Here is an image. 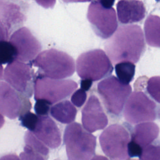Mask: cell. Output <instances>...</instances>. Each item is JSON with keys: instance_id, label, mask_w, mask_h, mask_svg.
Listing matches in <instances>:
<instances>
[{"instance_id": "6da1fadb", "label": "cell", "mask_w": 160, "mask_h": 160, "mask_svg": "<svg viewBox=\"0 0 160 160\" xmlns=\"http://www.w3.org/2000/svg\"><path fill=\"white\" fill-rule=\"evenodd\" d=\"M104 49L114 64L122 61L138 62L146 49L141 28L136 24L119 26L106 41Z\"/></svg>"}, {"instance_id": "7a4b0ae2", "label": "cell", "mask_w": 160, "mask_h": 160, "mask_svg": "<svg viewBox=\"0 0 160 160\" xmlns=\"http://www.w3.org/2000/svg\"><path fill=\"white\" fill-rule=\"evenodd\" d=\"M63 142L68 160H91L95 155L96 136L78 122H72L66 127Z\"/></svg>"}, {"instance_id": "3957f363", "label": "cell", "mask_w": 160, "mask_h": 160, "mask_svg": "<svg viewBox=\"0 0 160 160\" xmlns=\"http://www.w3.org/2000/svg\"><path fill=\"white\" fill-rule=\"evenodd\" d=\"M38 74L55 79L71 76L75 71L74 59L65 52L49 49L41 52L31 62Z\"/></svg>"}, {"instance_id": "277c9868", "label": "cell", "mask_w": 160, "mask_h": 160, "mask_svg": "<svg viewBox=\"0 0 160 160\" xmlns=\"http://www.w3.org/2000/svg\"><path fill=\"white\" fill-rule=\"evenodd\" d=\"M97 92L107 112L118 116L123 111L132 88L129 84H124L114 76H109L98 84Z\"/></svg>"}, {"instance_id": "5b68a950", "label": "cell", "mask_w": 160, "mask_h": 160, "mask_svg": "<svg viewBox=\"0 0 160 160\" xmlns=\"http://www.w3.org/2000/svg\"><path fill=\"white\" fill-rule=\"evenodd\" d=\"M112 71L111 60L101 49L84 52L76 60V71L81 79L97 81L109 76Z\"/></svg>"}, {"instance_id": "8992f818", "label": "cell", "mask_w": 160, "mask_h": 160, "mask_svg": "<svg viewBox=\"0 0 160 160\" xmlns=\"http://www.w3.org/2000/svg\"><path fill=\"white\" fill-rule=\"evenodd\" d=\"M99 144L105 155L111 160H129L128 144L131 134L122 125L113 124L100 134Z\"/></svg>"}, {"instance_id": "52a82bcc", "label": "cell", "mask_w": 160, "mask_h": 160, "mask_svg": "<svg viewBox=\"0 0 160 160\" xmlns=\"http://www.w3.org/2000/svg\"><path fill=\"white\" fill-rule=\"evenodd\" d=\"M77 88V82L72 79H55L38 74L34 82V99H44L53 105L68 98Z\"/></svg>"}, {"instance_id": "ba28073f", "label": "cell", "mask_w": 160, "mask_h": 160, "mask_svg": "<svg viewBox=\"0 0 160 160\" xmlns=\"http://www.w3.org/2000/svg\"><path fill=\"white\" fill-rule=\"evenodd\" d=\"M125 120L130 124L151 122L157 117L155 101L142 91L132 92L127 99L122 111Z\"/></svg>"}, {"instance_id": "9c48e42d", "label": "cell", "mask_w": 160, "mask_h": 160, "mask_svg": "<svg viewBox=\"0 0 160 160\" xmlns=\"http://www.w3.org/2000/svg\"><path fill=\"white\" fill-rule=\"evenodd\" d=\"M87 19L95 34L104 39L110 38L118 29V23L114 9L104 8L98 0H94L89 4Z\"/></svg>"}, {"instance_id": "30bf717a", "label": "cell", "mask_w": 160, "mask_h": 160, "mask_svg": "<svg viewBox=\"0 0 160 160\" xmlns=\"http://www.w3.org/2000/svg\"><path fill=\"white\" fill-rule=\"evenodd\" d=\"M36 76L29 64L17 60L8 64L3 73L4 81L28 98L34 93Z\"/></svg>"}, {"instance_id": "8fae6325", "label": "cell", "mask_w": 160, "mask_h": 160, "mask_svg": "<svg viewBox=\"0 0 160 160\" xmlns=\"http://www.w3.org/2000/svg\"><path fill=\"white\" fill-rule=\"evenodd\" d=\"M29 99L7 82L0 81V112L2 115L14 119L30 111L32 106Z\"/></svg>"}, {"instance_id": "7c38bea8", "label": "cell", "mask_w": 160, "mask_h": 160, "mask_svg": "<svg viewBox=\"0 0 160 160\" xmlns=\"http://www.w3.org/2000/svg\"><path fill=\"white\" fill-rule=\"evenodd\" d=\"M9 41L16 49V60L24 62L32 61L42 49L39 40L26 27H21L14 31Z\"/></svg>"}, {"instance_id": "4fadbf2b", "label": "cell", "mask_w": 160, "mask_h": 160, "mask_svg": "<svg viewBox=\"0 0 160 160\" xmlns=\"http://www.w3.org/2000/svg\"><path fill=\"white\" fill-rule=\"evenodd\" d=\"M81 121L84 129L89 132L104 129L108 124V118L99 98L91 94L81 111Z\"/></svg>"}, {"instance_id": "5bb4252c", "label": "cell", "mask_w": 160, "mask_h": 160, "mask_svg": "<svg viewBox=\"0 0 160 160\" xmlns=\"http://www.w3.org/2000/svg\"><path fill=\"white\" fill-rule=\"evenodd\" d=\"M22 4L14 0H0V22L9 34L19 28L26 21Z\"/></svg>"}, {"instance_id": "9a60e30c", "label": "cell", "mask_w": 160, "mask_h": 160, "mask_svg": "<svg viewBox=\"0 0 160 160\" xmlns=\"http://www.w3.org/2000/svg\"><path fill=\"white\" fill-rule=\"evenodd\" d=\"M32 132L49 149H56L61 144L62 137L60 129L54 121L48 115L39 116L38 123Z\"/></svg>"}, {"instance_id": "2e32d148", "label": "cell", "mask_w": 160, "mask_h": 160, "mask_svg": "<svg viewBox=\"0 0 160 160\" xmlns=\"http://www.w3.org/2000/svg\"><path fill=\"white\" fill-rule=\"evenodd\" d=\"M119 21L123 24L141 21L146 16L144 3L138 0H121L116 5Z\"/></svg>"}, {"instance_id": "e0dca14e", "label": "cell", "mask_w": 160, "mask_h": 160, "mask_svg": "<svg viewBox=\"0 0 160 160\" xmlns=\"http://www.w3.org/2000/svg\"><path fill=\"white\" fill-rule=\"evenodd\" d=\"M159 134V128L157 124L150 121L141 122L134 126L131 134V140L143 148L152 143Z\"/></svg>"}, {"instance_id": "ac0fdd59", "label": "cell", "mask_w": 160, "mask_h": 160, "mask_svg": "<svg viewBox=\"0 0 160 160\" xmlns=\"http://www.w3.org/2000/svg\"><path fill=\"white\" fill-rule=\"evenodd\" d=\"M77 109L67 99H64L52 105L50 115L57 121L62 124H71L76 118Z\"/></svg>"}, {"instance_id": "d6986e66", "label": "cell", "mask_w": 160, "mask_h": 160, "mask_svg": "<svg viewBox=\"0 0 160 160\" xmlns=\"http://www.w3.org/2000/svg\"><path fill=\"white\" fill-rule=\"evenodd\" d=\"M144 30L147 44L152 47L160 48V17L149 15L145 21Z\"/></svg>"}, {"instance_id": "ffe728a7", "label": "cell", "mask_w": 160, "mask_h": 160, "mask_svg": "<svg viewBox=\"0 0 160 160\" xmlns=\"http://www.w3.org/2000/svg\"><path fill=\"white\" fill-rule=\"evenodd\" d=\"M115 72L117 78L123 83L129 84L134 77L136 66L130 61H122L115 64Z\"/></svg>"}, {"instance_id": "44dd1931", "label": "cell", "mask_w": 160, "mask_h": 160, "mask_svg": "<svg viewBox=\"0 0 160 160\" xmlns=\"http://www.w3.org/2000/svg\"><path fill=\"white\" fill-rule=\"evenodd\" d=\"M24 140L25 142V145L41 153L45 157H49V148L41 140H39L32 131L28 130L25 132Z\"/></svg>"}, {"instance_id": "7402d4cb", "label": "cell", "mask_w": 160, "mask_h": 160, "mask_svg": "<svg viewBox=\"0 0 160 160\" xmlns=\"http://www.w3.org/2000/svg\"><path fill=\"white\" fill-rule=\"evenodd\" d=\"M17 52L9 41H0V64H9L16 60Z\"/></svg>"}, {"instance_id": "603a6c76", "label": "cell", "mask_w": 160, "mask_h": 160, "mask_svg": "<svg viewBox=\"0 0 160 160\" xmlns=\"http://www.w3.org/2000/svg\"><path fill=\"white\" fill-rule=\"evenodd\" d=\"M146 91L154 101L160 104V76H152L148 80Z\"/></svg>"}, {"instance_id": "cb8c5ba5", "label": "cell", "mask_w": 160, "mask_h": 160, "mask_svg": "<svg viewBox=\"0 0 160 160\" xmlns=\"http://www.w3.org/2000/svg\"><path fill=\"white\" fill-rule=\"evenodd\" d=\"M139 160H160V143L150 144L142 148Z\"/></svg>"}, {"instance_id": "d4e9b609", "label": "cell", "mask_w": 160, "mask_h": 160, "mask_svg": "<svg viewBox=\"0 0 160 160\" xmlns=\"http://www.w3.org/2000/svg\"><path fill=\"white\" fill-rule=\"evenodd\" d=\"M39 119V116L31 112L30 111L25 112L19 117L21 125L30 131H33Z\"/></svg>"}, {"instance_id": "484cf974", "label": "cell", "mask_w": 160, "mask_h": 160, "mask_svg": "<svg viewBox=\"0 0 160 160\" xmlns=\"http://www.w3.org/2000/svg\"><path fill=\"white\" fill-rule=\"evenodd\" d=\"M21 160H48V158L45 157L41 153L33 150L30 147L25 145L24 151L19 154Z\"/></svg>"}, {"instance_id": "4316f807", "label": "cell", "mask_w": 160, "mask_h": 160, "mask_svg": "<svg viewBox=\"0 0 160 160\" xmlns=\"http://www.w3.org/2000/svg\"><path fill=\"white\" fill-rule=\"evenodd\" d=\"M87 99L86 91L80 88L75 91L71 97V102L77 108H81Z\"/></svg>"}, {"instance_id": "83f0119b", "label": "cell", "mask_w": 160, "mask_h": 160, "mask_svg": "<svg viewBox=\"0 0 160 160\" xmlns=\"http://www.w3.org/2000/svg\"><path fill=\"white\" fill-rule=\"evenodd\" d=\"M52 106L49 102L44 99H38L34 104V111L38 116L48 115Z\"/></svg>"}, {"instance_id": "f1b7e54d", "label": "cell", "mask_w": 160, "mask_h": 160, "mask_svg": "<svg viewBox=\"0 0 160 160\" xmlns=\"http://www.w3.org/2000/svg\"><path fill=\"white\" fill-rule=\"evenodd\" d=\"M142 148L139 145L130 140L128 144V154L130 158L139 157L142 152Z\"/></svg>"}, {"instance_id": "f546056e", "label": "cell", "mask_w": 160, "mask_h": 160, "mask_svg": "<svg viewBox=\"0 0 160 160\" xmlns=\"http://www.w3.org/2000/svg\"><path fill=\"white\" fill-rule=\"evenodd\" d=\"M39 6L45 9L52 8L55 4L56 0H34Z\"/></svg>"}, {"instance_id": "4dcf8cb0", "label": "cell", "mask_w": 160, "mask_h": 160, "mask_svg": "<svg viewBox=\"0 0 160 160\" xmlns=\"http://www.w3.org/2000/svg\"><path fill=\"white\" fill-rule=\"evenodd\" d=\"M9 33L5 26L0 22V41H7L9 38Z\"/></svg>"}, {"instance_id": "1f68e13d", "label": "cell", "mask_w": 160, "mask_h": 160, "mask_svg": "<svg viewBox=\"0 0 160 160\" xmlns=\"http://www.w3.org/2000/svg\"><path fill=\"white\" fill-rule=\"evenodd\" d=\"M92 81L88 79H81L80 82L81 88L83 90L88 91L90 89L92 85Z\"/></svg>"}, {"instance_id": "d6a6232c", "label": "cell", "mask_w": 160, "mask_h": 160, "mask_svg": "<svg viewBox=\"0 0 160 160\" xmlns=\"http://www.w3.org/2000/svg\"><path fill=\"white\" fill-rule=\"evenodd\" d=\"M0 160H21L14 153H8L0 155Z\"/></svg>"}, {"instance_id": "836d02e7", "label": "cell", "mask_w": 160, "mask_h": 160, "mask_svg": "<svg viewBox=\"0 0 160 160\" xmlns=\"http://www.w3.org/2000/svg\"><path fill=\"white\" fill-rule=\"evenodd\" d=\"M100 4L106 8H112V6L114 4L115 0H98Z\"/></svg>"}, {"instance_id": "e575fe53", "label": "cell", "mask_w": 160, "mask_h": 160, "mask_svg": "<svg viewBox=\"0 0 160 160\" xmlns=\"http://www.w3.org/2000/svg\"><path fill=\"white\" fill-rule=\"evenodd\" d=\"M91 160H109L108 158L101 155H94Z\"/></svg>"}, {"instance_id": "d590c367", "label": "cell", "mask_w": 160, "mask_h": 160, "mask_svg": "<svg viewBox=\"0 0 160 160\" xmlns=\"http://www.w3.org/2000/svg\"><path fill=\"white\" fill-rule=\"evenodd\" d=\"M63 2L69 3V2H89L91 0H62Z\"/></svg>"}, {"instance_id": "8d00e7d4", "label": "cell", "mask_w": 160, "mask_h": 160, "mask_svg": "<svg viewBox=\"0 0 160 160\" xmlns=\"http://www.w3.org/2000/svg\"><path fill=\"white\" fill-rule=\"evenodd\" d=\"M4 118L2 116V114L0 112V129L3 126L4 124Z\"/></svg>"}, {"instance_id": "74e56055", "label": "cell", "mask_w": 160, "mask_h": 160, "mask_svg": "<svg viewBox=\"0 0 160 160\" xmlns=\"http://www.w3.org/2000/svg\"><path fill=\"white\" fill-rule=\"evenodd\" d=\"M3 68L1 64H0V80L2 79L3 76Z\"/></svg>"}, {"instance_id": "f35d334b", "label": "cell", "mask_w": 160, "mask_h": 160, "mask_svg": "<svg viewBox=\"0 0 160 160\" xmlns=\"http://www.w3.org/2000/svg\"><path fill=\"white\" fill-rule=\"evenodd\" d=\"M156 2H160V0H156Z\"/></svg>"}]
</instances>
